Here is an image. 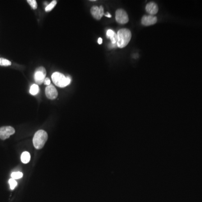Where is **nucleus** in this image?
<instances>
[{"instance_id": "obj_1", "label": "nucleus", "mask_w": 202, "mask_h": 202, "mask_svg": "<svg viewBox=\"0 0 202 202\" xmlns=\"http://www.w3.org/2000/svg\"><path fill=\"white\" fill-rule=\"evenodd\" d=\"M117 47L122 48L126 46L131 39V33L129 29H120L117 32Z\"/></svg>"}, {"instance_id": "obj_2", "label": "nucleus", "mask_w": 202, "mask_h": 202, "mask_svg": "<svg viewBox=\"0 0 202 202\" xmlns=\"http://www.w3.org/2000/svg\"><path fill=\"white\" fill-rule=\"evenodd\" d=\"M48 139V134L44 130H39L37 131L33 139V143L35 149H40L44 147Z\"/></svg>"}, {"instance_id": "obj_3", "label": "nucleus", "mask_w": 202, "mask_h": 202, "mask_svg": "<svg viewBox=\"0 0 202 202\" xmlns=\"http://www.w3.org/2000/svg\"><path fill=\"white\" fill-rule=\"evenodd\" d=\"M52 79L54 84L57 87L64 88L67 87L71 82L70 76L66 77L64 74L58 72H54L52 75Z\"/></svg>"}, {"instance_id": "obj_4", "label": "nucleus", "mask_w": 202, "mask_h": 202, "mask_svg": "<svg viewBox=\"0 0 202 202\" xmlns=\"http://www.w3.org/2000/svg\"><path fill=\"white\" fill-rule=\"evenodd\" d=\"M46 75V70L43 67H38L35 70L34 74V80L38 84H42L44 83L45 76Z\"/></svg>"}, {"instance_id": "obj_5", "label": "nucleus", "mask_w": 202, "mask_h": 202, "mask_svg": "<svg viewBox=\"0 0 202 202\" xmlns=\"http://www.w3.org/2000/svg\"><path fill=\"white\" fill-rule=\"evenodd\" d=\"M116 20L119 24H124L129 21V17L126 12L122 9H118L116 11Z\"/></svg>"}, {"instance_id": "obj_6", "label": "nucleus", "mask_w": 202, "mask_h": 202, "mask_svg": "<svg viewBox=\"0 0 202 202\" xmlns=\"http://www.w3.org/2000/svg\"><path fill=\"white\" fill-rule=\"evenodd\" d=\"M15 132L14 128L7 126L0 127V139L2 140H5L9 138L10 136L13 135Z\"/></svg>"}, {"instance_id": "obj_7", "label": "nucleus", "mask_w": 202, "mask_h": 202, "mask_svg": "<svg viewBox=\"0 0 202 202\" xmlns=\"http://www.w3.org/2000/svg\"><path fill=\"white\" fill-rule=\"evenodd\" d=\"M91 14L92 15L93 17L95 18L97 20H100L101 17L104 15V9L103 7L101 6L98 7L97 6H93L90 9Z\"/></svg>"}, {"instance_id": "obj_8", "label": "nucleus", "mask_w": 202, "mask_h": 202, "mask_svg": "<svg viewBox=\"0 0 202 202\" xmlns=\"http://www.w3.org/2000/svg\"><path fill=\"white\" fill-rule=\"evenodd\" d=\"M45 92L47 97L49 99H55L58 96L57 90L52 84H50L46 88Z\"/></svg>"}, {"instance_id": "obj_9", "label": "nucleus", "mask_w": 202, "mask_h": 202, "mask_svg": "<svg viewBox=\"0 0 202 202\" xmlns=\"http://www.w3.org/2000/svg\"><path fill=\"white\" fill-rule=\"evenodd\" d=\"M157 19L156 16L152 15H145L141 19V24L145 26H149L157 23Z\"/></svg>"}, {"instance_id": "obj_10", "label": "nucleus", "mask_w": 202, "mask_h": 202, "mask_svg": "<svg viewBox=\"0 0 202 202\" xmlns=\"http://www.w3.org/2000/svg\"><path fill=\"white\" fill-rule=\"evenodd\" d=\"M145 10L150 15H155L158 11V7L156 3L150 2L146 5Z\"/></svg>"}, {"instance_id": "obj_11", "label": "nucleus", "mask_w": 202, "mask_h": 202, "mask_svg": "<svg viewBox=\"0 0 202 202\" xmlns=\"http://www.w3.org/2000/svg\"><path fill=\"white\" fill-rule=\"evenodd\" d=\"M107 37L110 38L111 40V44H117V34H116L115 32L113 31L112 30L109 29L107 30V33H106Z\"/></svg>"}, {"instance_id": "obj_12", "label": "nucleus", "mask_w": 202, "mask_h": 202, "mask_svg": "<svg viewBox=\"0 0 202 202\" xmlns=\"http://www.w3.org/2000/svg\"><path fill=\"white\" fill-rule=\"evenodd\" d=\"M30 159V154L28 152H24L21 156V161L23 163H28Z\"/></svg>"}, {"instance_id": "obj_13", "label": "nucleus", "mask_w": 202, "mask_h": 202, "mask_svg": "<svg viewBox=\"0 0 202 202\" xmlns=\"http://www.w3.org/2000/svg\"><path fill=\"white\" fill-rule=\"evenodd\" d=\"M11 65V62L10 61L5 59L4 58L0 57V66L9 67Z\"/></svg>"}, {"instance_id": "obj_14", "label": "nucleus", "mask_w": 202, "mask_h": 202, "mask_svg": "<svg viewBox=\"0 0 202 202\" xmlns=\"http://www.w3.org/2000/svg\"><path fill=\"white\" fill-rule=\"evenodd\" d=\"M39 92V87L37 84H33L32 85V87H30V93L32 95H36Z\"/></svg>"}, {"instance_id": "obj_15", "label": "nucleus", "mask_w": 202, "mask_h": 202, "mask_svg": "<svg viewBox=\"0 0 202 202\" xmlns=\"http://www.w3.org/2000/svg\"><path fill=\"white\" fill-rule=\"evenodd\" d=\"M57 3V1H52V2L51 3H49V5H48L47 6H46V9H45V10L46 12H49L50 11H51L52 9H53L55 7V6H56Z\"/></svg>"}, {"instance_id": "obj_16", "label": "nucleus", "mask_w": 202, "mask_h": 202, "mask_svg": "<svg viewBox=\"0 0 202 202\" xmlns=\"http://www.w3.org/2000/svg\"><path fill=\"white\" fill-rule=\"evenodd\" d=\"M23 176V174L21 172H12L11 175L12 178L15 179H19L21 178Z\"/></svg>"}, {"instance_id": "obj_17", "label": "nucleus", "mask_w": 202, "mask_h": 202, "mask_svg": "<svg viewBox=\"0 0 202 202\" xmlns=\"http://www.w3.org/2000/svg\"><path fill=\"white\" fill-rule=\"evenodd\" d=\"M9 182L10 186V189L11 190H14L15 188L17 186V182H16V181L15 179H12V178L9 180Z\"/></svg>"}, {"instance_id": "obj_18", "label": "nucleus", "mask_w": 202, "mask_h": 202, "mask_svg": "<svg viewBox=\"0 0 202 202\" xmlns=\"http://www.w3.org/2000/svg\"><path fill=\"white\" fill-rule=\"evenodd\" d=\"M27 2L32 7V9L34 10L37 9V3L35 0H28Z\"/></svg>"}, {"instance_id": "obj_19", "label": "nucleus", "mask_w": 202, "mask_h": 202, "mask_svg": "<svg viewBox=\"0 0 202 202\" xmlns=\"http://www.w3.org/2000/svg\"><path fill=\"white\" fill-rule=\"evenodd\" d=\"M51 83V81L49 79V78H45L44 80V84L47 85H49Z\"/></svg>"}, {"instance_id": "obj_20", "label": "nucleus", "mask_w": 202, "mask_h": 202, "mask_svg": "<svg viewBox=\"0 0 202 202\" xmlns=\"http://www.w3.org/2000/svg\"><path fill=\"white\" fill-rule=\"evenodd\" d=\"M98 44H102V39L101 38H98Z\"/></svg>"}, {"instance_id": "obj_21", "label": "nucleus", "mask_w": 202, "mask_h": 202, "mask_svg": "<svg viewBox=\"0 0 202 202\" xmlns=\"http://www.w3.org/2000/svg\"><path fill=\"white\" fill-rule=\"evenodd\" d=\"M105 16H106V17H111V15L108 13V12H107V14H105Z\"/></svg>"}]
</instances>
